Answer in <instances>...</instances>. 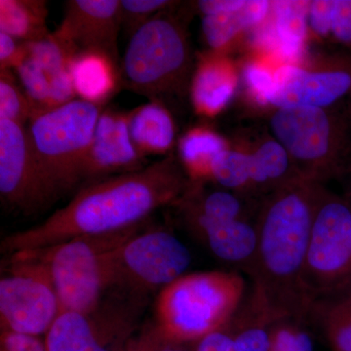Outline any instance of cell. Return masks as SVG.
Listing matches in <instances>:
<instances>
[{
	"label": "cell",
	"mask_w": 351,
	"mask_h": 351,
	"mask_svg": "<svg viewBox=\"0 0 351 351\" xmlns=\"http://www.w3.org/2000/svg\"><path fill=\"white\" fill-rule=\"evenodd\" d=\"M191 182L172 156L144 169L91 182L40 225L5 237L1 251L11 256L142 225L159 208L177 204Z\"/></svg>",
	"instance_id": "6da1fadb"
},
{
	"label": "cell",
	"mask_w": 351,
	"mask_h": 351,
	"mask_svg": "<svg viewBox=\"0 0 351 351\" xmlns=\"http://www.w3.org/2000/svg\"><path fill=\"white\" fill-rule=\"evenodd\" d=\"M321 188L295 178L267 195L258 212L248 304L269 326L283 320L309 323L311 300L304 277Z\"/></svg>",
	"instance_id": "7a4b0ae2"
},
{
	"label": "cell",
	"mask_w": 351,
	"mask_h": 351,
	"mask_svg": "<svg viewBox=\"0 0 351 351\" xmlns=\"http://www.w3.org/2000/svg\"><path fill=\"white\" fill-rule=\"evenodd\" d=\"M245 290L246 282L239 272L215 270L182 276L158 295L157 330L172 343L199 341L232 320Z\"/></svg>",
	"instance_id": "3957f363"
},
{
	"label": "cell",
	"mask_w": 351,
	"mask_h": 351,
	"mask_svg": "<svg viewBox=\"0 0 351 351\" xmlns=\"http://www.w3.org/2000/svg\"><path fill=\"white\" fill-rule=\"evenodd\" d=\"M269 125L304 179L320 184L351 174L350 112L307 106L279 108Z\"/></svg>",
	"instance_id": "277c9868"
},
{
	"label": "cell",
	"mask_w": 351,
	"mask_h": 351,
	"mask_svg": "<svg viewBox=\"0 0 351 351\" xmlns=\"http://www.w3.org/2000/svg\"><path fill=\"white\" fill-rule=\"evenodd\" d=\"M144 228L142 223L122 232L77 237L17 254L34 258L45 267L61 313H91L98 308L106 289L112 286L113 252Z\"/></svg>",
	"instance_id": "5b68a950"
},
{
	"label": "cell",
	"mask_w": 351,
	"mask_h": 351,
	"mask_svg": "<svg viewBox=\"0 0 351 351\" xmlns=\"http://www.w3.org/2000/svg\"><path fill=\"white\" fill-rule=\"evenodd\" d=\"M103 112L99 104L75 99L29 121L32 149L55 199L80 184L83 160Z\"/></svg>",
	"instance_id": "8992f818"
},
{
	"label": "cell",
	"mask_w": 351,
	"mask_h": 351,
	"mask_svg": "<svg viewBox=\"0 0 351 351\" xmlns=\"http://www.w3.org/2000/svg\"><path fill=\"white\" fill-rule=\"evenodd\" d=\"M169 12L157 14L131 34L122 61L125 86L156 101L179 93L191 69L186 29Z\"/></svg>",
	"instance_id": "52a82bcc"
},
{
	"label": "cell",
	"mask_w": 351,
	"mask_h": 351,
	"mask_svg": "<svg viewBox=\"0 0 351 351\" xmlns=\"http://www.w3.org/2000/svg\"><path fill=\"white\" fill-rule=\"evenodd\" d=\"M311 297L351 286V204L321 188L304 269Z\"/></svg>",
	"instance_id": "ba28073f"
},
{
	"label": "cell",
	"mask_w": 351,
	"mask_h": 351,
	"mask_svg": "<svg viewBox=\"0 0 351 351\" xmlns=\"http://www.w3.org/2000/svg\"><path fill=\"white\" fill-rule=\"evenodd\" d=\"M191 260L188 247L174 233L143 228L113 252L112 286L135 294L163 290L184 276Z\"/></svg>",
	"instance_id": "9c48e42d"
},
{
	"label": "cell",
	"mask_w": 351,
	"mask_h": 351,
	"mask_svg": "<svg viewBox=\"0 0 351 351\" xmlns=\"http://www.w3.org/2000/svg\"><path fill=\"white\" fill-rule=\"evenodd\" d=\"M0 279L2 331L38 337L47 332L61 313L45 267L27 256H10Z\"/></svg>",
	"instance_id": "30bf717a"
},
{
	"label": "cell",
	"mask_w": 351,
	"mask_h": 351,
	"mask_svg": "<svg viewBox=\"0 0 351 351\" xmlns=\"http://www.w3.org/2000/svg\"><path fill=\"white\" fill-rule=\"evenodd\" d=\"M351 98V51L321 58L317 63L284 64L276 68L267 105L331 108Z\"/></svg>",
	"instance_id": "8fae6325"
},
{
	"label": "cell",
	"mask_w": 351,
	"mask_h": 351,
	"mask_svg": "<svg viewBox=\"0 0 351 351\" xmlns=\"http://www.w3.org/2000/svg\"><path fill=\"white\" fill-rule=\"evenodd\" d=\"M24 43L25 56L15 71L34 117L75 100L71 64L80 51L55 32Z\"/></svg>",
	"instance_id": "7c38bea8"
},
{
	"label": "cell",
	"mask_w": 351,
	"mask_h": 351,
	"mask_svg": "<svg viewBox=\"0 0 351 351\" xmlns=\"http://www.w3.org/2000/svg\"><path fill=\"white\" fill-rule=\"evenodd\" d=\"M0 196L4 206L32 215L55 200L25 125L0 120Z\"/></svg>",
	"instance_id": "4fadbf2b"
},
{
	"label": "cell",
	"mask_w": 351,
	"mask_h": 351,
	"mask_svg": "<svg viewBox=\"0 0 351 351\" xmlns=\"http://www.w3.org/2000/svg\"><path fill=\"white\" fill-rule=\"evenodd\" d=\"M145 157L136 149L129 133V113L108 108L97 124L93 140L80 170V182H98L108 176L144 169Z\"/></svg>",
	"instance_id": "5bb4252c"
},
{
	"label": "cell",
	"mask_w": 351,
	"mask_h": 351,
	"mask_svg": "<svg viewBox=\"0 0 351 351\" xmlns=\"http://www.w3.org/2000/svg\"><path fill=\"white\" fill-rule=\"evenodd\" d=\"M121 25L119 0H69L63 21L54 32L80 52L98 51L117 62Z\"/></svg>",
	"instance_id": "9a60e30c"
},
{
	"label": "cell",
	"mask_w": 351,
	"mask_h": 351,
	"mask_svg": "<svg viewBox=\"0 0 351 351\" xmlns=\"http://www.w3.org/2000/svg\"><path fill=\"white\" fill-rule=\"evenodd\" d=\"M129 318L119 313L83 314L66 311L58 315L46 332V351H115L130 331Z\"/></svg>",
	"instance_id": "2e32d148"
},
{
	"label": "cell",
	"mask_w": 351,
	"mask_h": 351,
	"mask_svg": "<svg viewBox=\"0 0 351 351\" xmlns=\"http://www.w3.org/2000/svg\"><path fill=\"white\" fill-rule=\"evenodd\" d=\"M186 225L210 252L223 262L237 265L248 274L257 251L256 223L247 219L215 221L184 214Z\"/></svg>",
	"instance_id": "e0dca14e"
},
{
	"label": "cell",
	"mask_w": 351,
	"mask_h": 351,
	"mask_svg": "<svg viewBox=\"0 0 351 351\" xmlns=\"http://www.w3.org/2000/svg\"><path fill=\"white\" fill-rule=\"evenodd\" d=\"M311 1H272L271 11L258 32V43L274 53L283 64H295L304 59L308 38Z\"/></svg>",
	"instance_id": "ac0fdd59"
},
{
	"label": "cell",
	"mask_w": 351,
	"mask_h": 351,
	"mask_svg": "<svg viewBox=\"0 0 351 351\" xmlns=\"http://www.w3.org/2000/svg\"><path fill=\"white\" fill-rule=\"evenodd\" d=\"M237 86V71L223 54H203L191 85L193 107L200 114L214 117L230 103Z\"/></svg>",
	"instance_id": "d6986e66"
},
{
	"label": "cell",
	"mask_w": 351,
	"mask_h": 351,
	"mask_svg": "<svg viewBox=\"0 0 351 351\" xmlns=\"http://www.w3.org/2000/svg\"><path fill=\"white\" fill-rule=\"evenodd\" d=\"M129 133L143 156L163 154L174 145L175 122L160 101L152 100L129 112Z\"/></svg>",
	"instance_id": "ffe728a7"
},
{
	"label": "cell",
	"mask_w": 351,
	"mask_h": 351,
	"mask_svg": "<svg viewBox=\"0 0 351 351\" xmlns=\"http://www.w3.org/2000/svg\"><path fill=\"white\" fill-rule=\"evenodd\" d=\"M272 1L246 0L244 5L234 10L203 16L202 32L205 41L213 52L223 54L240 34L258 27L269 17Z\"/></svg>",
	"instance_id": "44dd1931"
},
{
	"label": "cell",
	"mask_w": 351,
	"mask_h": 351,
	"mask_svg": "<svg viewBox=\"0 0 351 351\" xmlns=\"http://www.w3.org/2000/svg\"><path fill=\"white\" fill-rule=\"evenodd\" d=\"M71 78L76 97L103 105L119 83L117 62L98 51H82L73 59Z\"/></svg>",
	"instance_id": "7402d4cb"
},
{
	"label": "cell",
	"mask_w": 351,
	"mask_h": 351,
	"mask_svg": "<svg viewBox=\"0 0 351 351\" xmlns=\"http://www.w3.org/2000/svg\"><path fill=\"white\" fill-rule=\"evenodd\" d=\"M309 322L322 329L332 351H351V286L315 298Z\"/></svg>",
	"instance_id": "603a6c76"
},
{
	"label": "cell",
	"mask_w": 351,
	"mask_h": 351,
	"mask_svg": "<svg viewBox=\"0 0 351 351\" xmlns=\"http://www.w3.org/2000/svg\"><path fill=\"white\" fill-rule=\"evenodd\" d=\"M250 154L249 193H267V195L295 178V171L285 147L276 138L265 141Z\"/></svg>",
	"instance_id": "cb8c5ba5"
},
{
	"label": "cell",
	"mask_w": 351,
	"mask_h": 351,
	"mask_svg": "<svg viewBox=\"0 0 351 351\" xmlns=\"http://www.w3.org/2000/svg\"><path fill=\"white\" fill-rule=\"evenodd\" d=\"M239 325H226L198 341L196 351H269L270 326L247 306L239 314Z\"/></svg>",
	"instance_id": "d4e9b609"
},
{
	"label": "cell",
	"mask_w": 351,
	"mask_h": 351,
	"mask_svg": "<svg viewBox=\"0 0 351 351\" xmlns=\"http://www.w3.org/2000/svg\"><path fill=\"white\" fill-rule=\"evenodd\" d=\"M230 149L225 138L211 129L197 127L186 132L179 143V154L189 181L200 184L211 180L215 157Z\"/></svg>",
	"instance_id": "484cf974"
},
{
	"label": "cell",
	"mask_w": 351,
	"mask_h": 351,
	"mask_svg": "<svg viewBox=\"0 0 351 351\" xmlns=\"http://www.w3.org/2000/svg\"><path fill=\"white\" fill-rule=\"evenodd\" d=\"M47 2L43 0H0V32L21 43L47 38Z\"/></svg>",
	"instance_id": "4316f807"
},
{
	"label": "cell",
	"mask_w": 351,
	"mask_h": 351,
	"mask_svg": "<svg viewBox=\"0 0 351 351\" xmlns=\"http://www.w3.org/2000/svg\"><path fill=\"white\" fill-rule=\"evenodd\" d=\"M211 180L226 191L249 193L250 188V154L228 149L215 157Z\"/></svg>",
	"instance_id": "83f0119b"
},
{
	"label": "cell",
	"mask_w": 351,
	"mask_h": 351,
	"mask_svg": "<svg viewBox=\"0 0 351 351\" xmlns=\"http://www.w3.org/2000/svg\"><path fill=\"white\" fill-rule=\"evenodd\" d=\"M32 117L31 103L12 71H0V120L25 125Z\"/></svg>",
	"instance_id": "f1b7e54d"
},
{
	"label": "cell",
	"mask_w": 351,
	"mask_h": 351,
	"mask_svg": "<svg viewBox=\"0 0 351 351\" xmlns=\"http://www.w3.org/2000/svg\"><path fill=\"white\" fill-rule=\"evenodd\" d=\"M304 324L283 320L271 325L269 351H313V339Z\"/></svg>",
	"instance_id": "f546056e"
},
{
	"label": "cell",
	"mask_w": 351,
	"mask_h": 351,
	"mask_svg": "<svg viewBox=\"0 0 351 351\" xmlns=\"http://www.w3.org/2000/svg\"><path fill=\"white\" fill-rule=\"evenodd\" d=\"M122 25L133 34L157 14L169 10L176 2L167 0H122Z\"/></svg>",
	"instance_id": "4dcf8cb0"
},
{
	"label": "cell",
	"mask_w": 351,
	"mask_h": 351,
	"mask_svg": "<svg viewBox=\"0 0 351 351\" xmlns=\"http://www.w3.org/2000/svg\"><path fill=\"white\" fill-rule=\"evenodd\" d=\"M274 71L263 61L247 63L243 71L244 82L252 98L258 105L267 106V99L274 86Z\"/></svg>",
	"instance_id": "1f68e13d"
},
{
	"label": "cell",
	"mask_w": 351,
	"mask_h": 351,
	"mask_svg": "<svg viewBox=\"0 0 351 351\" xmlns=\"http://www.w3.org/2000/svg\"><path fill=\"white\" fill-rule=\"evenodd\" d=\"M330 38L351 51V0H332Z\"/></svg>",
	"instance_id": "d6a6232c"
},
{
	"label": "cell",
	"mask_w": 351,
	"mask_h": 351,
	"mask_svg": "<svg viewBox=\"0 0 351 351\" xmlns=\"http://www.w3.org/2000/svg\"><path fill=\"white\" fill-rule=\"evenodd\" d=\"M332 0H313L309 4V32L321 39L330 38L332 29Z\"/></svg>",
	"instance_id": "836d02e7"
},
{
	"label": "cell",
	"mask_w": 351,
	"mask_h": 351,
	"mask_svg": "<svg viewBox=\"0 0 351 351\" xmlns=\"http://www.w3.org/2000/svg\"><path fill=\"white\" fill-rule=\"evenodd\" d=\"M25 56V43L0 32V71H15Z\"/></svg>",
	"instance_id": "e575fe53"
},
{
	"label": "cell",
	"mask_w": 351,
	"mask_h": 351,
	"mask_svg": "<svg viewBox=\"0 0 351 351\" xmlns=\"http://www.w3.org/2000/svg\"><path fill=\"white\" fill-rule=\"evenodd\" d=\"M0 351H46V348L38 337L2 331Z\"/></svg>",
	"instance_id": "d590c367"
},
{
	"label": "cell",
	"mask_w": 351,
	"mask_h": 351,
	"mask_svg": "<svg viewBox=\"0 0 351 351\" xmlns=\"http://www.w3.org/2000/svg\"><path fill=\"white\" fill-rule=\"evenodd\" d=\"M125 351H188L184 345L172 343L164 338L157 328L152 334L142 337Z\"/></svg>",
	"instance_id": "8d00e7d4"
},
{
	"label": "cell",
	"mask_w": 351,
	"mask_h": 351,
	"mask_svg": "<svg viewBox=\"0 0 351 351\" xmlns=\"http://www.w3.org/2000/svg\"><path fill=\"white\" fill-rule=\"evenodd\" d=\"M246 0H201L197 2V8L203 16L214 15L234 10L244 5Z\"/></svg>",
	"instance_id": "74e56055"
},
{
	"label": "cell",
	"mask_w": 351,
	"mask_h": 351,
	"mask_svg": "<svg viewBox=\"0 0 351 351\" xmlns=\"http://www.w3.org/2000/svg\"><path fill=\"white\" fill-rule=\"evenodd\" d=\"M345 179L346 180V195L343 197L351 204V174L346 176Z\"/></svg>",
	"instance_id": "f35d334b"
},
{
	"label": "cell",
	"mask_w": 351,
	"mask_h": 351,
	"mask_svg": "<svg viewBox=\"0 0 351 351\" xmlns=\"http://www.w3.org/2000/svg\"><path fill=\"white\" fill-rule=\"evenodd\" d=\"M350 110H348V112H350V115H351V98L350 99Z\"/></svg>",
	"instance_id": "ab89813d"
}]
</instances>
